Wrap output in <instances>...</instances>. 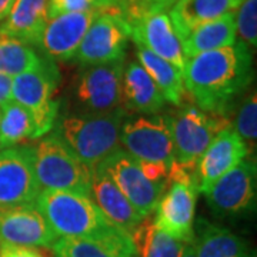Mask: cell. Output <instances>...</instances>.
I'll return each instance as SVG.
<instances>
[{"instance_id": "cell-30", "label": "cell", "mask_w": 257, "mask_h": 257, "mask_svg": "<svg viewBox=\"0 0 257 257\" xmlns=\"http://www.w3.org/2000/svg\"><path fill=\"white\" fill-rule=\"evenodd\" d=\"M234 130L246 143L248 152L256 149L257 140V97L256 92L250 93L240 106Z\"/></svg>"}, {"instance_id": "cell-8", "label": "cell", "mask_w": 257, "mask_h": 257, "mask_svg": "<svg viewBox=\"0 0 257 257\" xmlns=\"http://www.w3.org/2000/svg\"><path fill=\"white\" fill-rule=\"evenodd\" d=\"M130 40V25L119 10H103L83 37L73 60L82 67L124 59Z\"/></svg>"}, {"instance_id": "cell-31", "label": "cell", "mask_w": 257, "mask_h": 257, "mask_svg": "<svg viewBox=\"0 0 257 257\" xmlns=\"http://www.w3.org/2000/svg\"><path fill=\"white\" fill-rule=\"evenodd\" d=\"M99 9L97 0H47V16L49 19L87 10Z\"/></svg>"}, {"instance_id": "cell-14", "label": "cell", "mask_w": 257, "mask_h": 257, "mask_svg": "<svg viewBox=\"0 0 257 257\" xmlns=\"http://www.w3.org/2000/svg\"><path fill=\"white\" fill-rule=\"evenodd\" d=\"M101 12V9H93L47 19L37 40V49L53 62L73 60L86 32Z\"/></svg>"}, {"instance_id": "cell-13", "label": "cell", "mask_w": 257, "mask_h": 257, "mask_svg": "<svg viewBox=\"0 0 257 257\" xmlns=\"http://www.w3.org/2000/svg\"><path fill=\"white\" fill-rule=\"evenodd\" d=\"M197 193L199 186L196 180L172 182L155 209L156 216L153 223L157 229L184 243H192Z\"/></svg>"}, {"instance_id": "cell-2", "label": "cell", "mask_w": 257, "mask_h": 257, "mask_svg": "<svg viewBox=\"0 0 257 257\" xmlns=\"http://www.w3.org/2000/svg\"><path fill=\"white\" fill-rule=\"evenodd\" d=\"M35 207L43 214L59 237L116 240L128 236L106 219L89 196L42 190Z\"/></svg>"}, {"instance_id": "cell-39", "label": "cell", "mask_w": 257, "mask_h": 257, "mask_svg": "<svg viewBox=\"0 0 257 257\" xmlns=\"http://www.w3.org/2000/svg\"><path fill=\"white\" fill-rule=\"evenodd\" d=\"M182 257H196V253H194V247H193L192 243H187L186 247H184V251Z\"/></svg>"}, {"instance_id": "cell-35", "label": "cell", "mask_w": 257, "mask_h": 257, "mask_svg": "<svg viewBox=\"0 0 257 257\" xmlns=\"http://www.w3.org/2000/svg\"><path fill=\"white\" fill-rule=\"evenodd\" d=\"M179 0H140L142 16L152 12H169Z\"/></svg>"}, {"instance_id": "cell-17", "label": "cell", "mask_w": 257, "mask_h": 257, "mask_svg": "<svg viewBox=\"0 0 257 257\" xmlns=\"http://www.w3.org/2000/svg\"><path fill=\"white\" fill-rule=\"evenodd\" d=\"M248 149L233 127L221 130L211 140L197 165L199 193H204L221 176L234 169L248 156Z\"/></svg>"}, {"instance_id": "cell-38", "label": "cell", "mask_w": 257, "mask_h": 257, "mask_svg": "<svg viewBox=\"0 0 257 257\" xmlns=\"http://www.w3.org/2000/svg\"><path fill=\"white\" fill-rule=\"evenodd\" d=\"M97 5H99V9L101 10H117L114 6V2L113 0H97Z\"/></svg>"}, {"instance_id": "cell-41", "label": "cell", "mask_w": 257, "mask_h": 257, "mask_svg": "<svg viewBox=\"0 0 257 257\" xmlns=\"http://www.w3.org/2000/svg\"><path fill=\"white\" fill-rule=\"evenodd\" d=\"M0 113H2V110H0Z\"/></svg>"}, {"instance_id": "cell-27", "label": "cell", "mask_w": 257, "mask_h": 257, "mask_svg": "<svg viewBox=\"0 0 257 257\" xmlns=\"http://www.w3.org/2000/svg\"><path fill=\"white\" fill-rule=\"evenodd\" d=\"M43 56L26 42L0 33V73L16 77L42 63Z\"/></svg>"}, {"instance_id": "cell-10", "label": "cell", "mask_w": 257, "mask_h": 257, "mask_svg": "<svg viewBox=\"0 0 257 257\" xmlns=\"http://www.w3.org/2000/svg\"><path fill=\"white\" fill-rule=\"evenodd\" d=\"M99 165L143 219L155 211L162 194L169 186L167 183H153L146 179L139 167L138 160L121 147Z\"/></svg>"}, {"instance_id": "cell-20", "label": "cell", "mask_w": 257, "mask_h": 257, "mask_svg": "<svg viewBox=\"0 0 257 257\" xmlns=\"http://www.w3.org/2000/svg\"><path fill=\"white\" fill-rule=\"evenodd\" d=\"M193 247L196 257H254L246 241L229 229L210 221L199 220L193 229Z\"/></svg>"}, {"instance_id": "cell-11", "label": "cell", "mask_w": 257, "mask_h": 257, "mask_svg": "<svg viewBox=\"0 0 257 257\" xmlns=\"http://www.w3.org/2000/svg\"><path fill=\"white\" fill-rule=\"evenodd\" d=\"M124 59L87 66L76 79L74 94L87 113H109L121 109V76Z\"/></svg>"}, {"instance_id": "cell-7", "label": "cell", "mask_w": 257, "mask_h": 257, "mask_svg": "<svg viewBox=\"0 0 257 257\" xmlns=\"http://www.w3.org/2000/svg\"><path fill=\"white\" fill-rule=\"evenodd\" d=\"M120 146L136 160L162 162L170 167L175 146L169 116L139 114L124 119L120 128Z\"/></svg>"}, {"instance_id": "cell-12", "label": "cell", "mask_w": 257, "mask_h": 257, "mask_svg": "<svg viewBox=\"0 0 257 257\" xmlns=\"http://www.w3.org/2000/svg\"><path fill=\"white\" fill-rule=\"evenodd\" d=\"M203 194L213 213L219 216H239L254 209L256 162L244 159Z\"/></svg>"}, {"instance_id": "cell-36", "label": "cell", "mask_w": 257, "mask_h": 257, "mask_svg": "<svg viewBox=\"0 0 257 257\" xmlns=\"http://www.w3.org/2000/svg\"><path fill=\"white\" fill-rule=\"evenodd\" d=\"M12 82L13 77L0 73V107L12 100Z\"/></svg>"}, {"instance_id": "cell-32", "label": "cell", "mask_w": 257, "mask_h": 257, "mask_svg": "<svg viewBox=\"0 0 257 257\" xmlns=\"http://www.w3.org/2000/svg\"><path fill=\"white\" fill-rule=\"evenodd\" d=\"M139 167L146 179L153 183H167L169 184V166L162 162H146L138 160Z\"/></svg>"}, {"instance_id": "cell-33", "label": "cell", "mask_w": 257, "mask_h": 257, "mask_svg": "<svg viewBox=\"0 0 257 257\" xmlns=\"http://www.w3.org/2000/svg\"><path fill=\"white\" fill-rule=\"evenodd\" d=\"M116 9L126 18L127 22L142 16V5L140 0H113Z\"/></svg>"}, {"instance_id": "cell-37", "label": "cell", "mask_w": 257, "mask_h": 257, "mask_svg": "<svg viewBox=\"0 0 257 257\" xmlns=\"http://www.w3.org/2000/svg\"><path fill=\"white\" fill-rule=\"evenodd\" d=\"M15 2L16 0H0V23L9 15L10 9L15 5Z\"/></svg>"}, {"instance_id": "cell-28", "label": "cell", "mask_w": 257, "mask_h": 257, "mask_svg": "<svg viewBox=\"0 0 257 257\" xmlns=\"http://www.w3.org/2000/svg\"><path fill=\"white\" fill-rule=\"evenodd\" d=\"M0 110V150L18 146L26 139H33V121L25 107L10 100Z\"/></svg>"}, {"instance_id": "cell-21", "label": "cell", "mask_w": 257, "mask_h": 257, "mask_svg": "<svg viewBox=\"0 0 257 257\" xmlns=\"http://www.w3.org/2000/svg\"><path fill=\"white\" fill-rule=\"evenodd\" d=\"M241 2L243 0H179L167 13L182 39L192 29L203 23L234 13Z\"/></svg>"}, {"instance_id": "cell-9", "label": "cell", "mask_w": 257, "mask_h": 257, "mask_svg": "<svg viewBox=\"0 0 257 257\" xmlns=\"http://www.w3.org/2000/svg\"><path fill=\"white\" fill-rule=\"evenodd\" d=\"M40 192L33 165V147L0 150V209L35 206Z\"/></svg>"}, {"instance_id": "cell-18", "label": "cell", "mask_w": 257, "mask_h": 257, "mask_svg": "<svg viewBox=\"0 0 257 257\" xmlns=\"http://www.w3.org/2000/svg\"><path fill=\"white\" fill-rule=\"evenodd\" d=\"M92 169V183H90V199L106 216V219L126 234H132L133 230L142 223L140 216L126 196L120 192L119 187L110 179L100 165Z\"/></svg>"}, {"instance_id": "cell-19", "label": "cell", "mask_w": 257, "mask_h": 257, "mask_svg": "<svg viewBox=\"0 0 257 257\" xmlns=\"http://www.w3.org/2000/svg\"><path fill=\"white\" fill-rule=\"evenodd\" d=\"M166 99L142 64L132 60L124 64L121 76V107L142 114H156Z\"/></svg>"}, {"instance_id": "cell-22", "label": "cell", "mask_w": 257, "mask_h": 257, "mask_svg": "<svg viewBox=\"0 0 257 257\" xmlns=\"http://www.w3.org/2000/svg\"><path fill=\"white\" fill-rule=\"evenodd\" d=\"M47 19V0H16L0 23V33L36 46Z\"/></svg>"}, {"instance_id": "cell-29", "label": "cell", "mask_w": 257, "mask_h": 257, "mask_svg": "<svg viewBox=\"0 0 257 257\" xmlns=\"http://www.w3.org/2000/svg\"><path fill=\"white\" fill-rule=\"evenodd\" d=\"M236 35L240 42L254 50L257 46V0H243L234 12Z\"/></svg>"}, {"instance_id": "cell-34", "label": "cell", "mask_w": 257, "mask_h": 257, "mask_svg": "<svg viewBox=\"0 0 257 257\" xmlns=\"http://www.w3.org/2000/svg\"><path fill=\"white\" fill-rule=\"evenodd\" d=\"M0 257H46L33 247L0 244Z\"/></svg>"}, {"instance_id": "cell-24", "label": "cell", "mask_w": 257, "mask_h": 257, "mask_svg": "<svg viewBox=\"0 0 257 257\" xmlns=\"http://www.w3.org/2000/svg\"><path fill=\"white\" fill-rule=\"evenodd\" d=\"M50 250L53 257H130L136 254L130 236L116 240L59 237Z\"/></svg>"}, {"instance_id": "cell-1", "label": "cell", "mask_w": 257, "mask_h": 257, "mask_svg": "<svg viewBox=\"0 0 257 257\" xmlns=\"http://www.w3.org/2000/svg\"><path fill=\"white\" fill-rule=\"evenodd\" d=\"M251 50L243 42L186 60L184 92L200 110L227 116L231 103L251 82Z\"/></svg>"}, {"instance_id": "cell-42", "label": "cell", "mask_w": 257, "mask_h": 257, "mask_svg": "<svg viewBox=\"0 0 257 257\" xmlns=\"http://www.w3.org/2000/svg\"><path fill=\"white\" fill-rule=\"evenodd\" d=\"M254 257H256V256H254Z\"/></svg>"}, {"instance_id": "cell-25", "label": "cell", "mask_w": 257, "mask_h": 257, "mask_svg": "<svg viewBox=\"0 0 257 257\" xmlns=\"http://www.w3.org/2000/svg\"><path fill=\"white\" fill-rule=\"evenodd\" d=\"M136 55H138L139 63L150 74V77L160 89L166 101L180 107L183 104L184 94H186L183 86V73L172 63L166 62L165 59L159 57L139 45H136Z\"/></svg>"}, {"instance_id": "cell-5", "label": "cell", "mask_w": 257, "mask_h": 257, "mask_svg": "<svg viewBox=\"0 0 257 257\" xmlns=\"http://www.w3.org/2000/svg\"><path fill=\"white\" fill-rule=\"evenodd\" d=\"M169 120L175 146V157L170 167L190 172H197L199 160L211 140L221 130L231 127L227 116L203 111L194 104H182L173 116H169Z\"/></svg>"}, {"instance_id": "cell-15", "label": "cell", "mask_w": 257, "mask_h": 257, "mask_svg": "<svg viewBox=\"0 0 257 257\" xmlns=\"http://www.w3.org/2000/svg\"><path fill=\"white\" fill-rule=\"evenodd\" d=\"M130 39L135 45L145 47L183 73L187 57L182 39L173 26L167 12H152L128 22Z\"/></svg>"}, {"instance_id": "cell-3", "label": "cell", "mask_w": 257, "mask_h": 257, "mask_svg": "<svg viewBox=\"0 0 257 257\" xmlns=\"http://www.w3.org/2000/svg\"><path fill=\"white\" fill-rule=\"evenodd\" d=\"M126 119L121 107L109 113H83L66 116L57 135L89 167L99 165L120 149V128Z\"/></svg>"}, {"instance_id": "cell-16", "label": "cell", "mask_w": 257, "mask_h": 257, "mask_svg": "<svg viewBox=\"0 0 257 257\" xmlns=\"http://www.w3.org/2000/svg\"><path fill=\"white\" fill-rule=\"evenodd\" d=\"M59 236L35 206L0 209V244L52 248Z\"/></svg>"}, {"instance_id": "cell-26", "label": "cell", "mask_w": 257, "mask_h": 257, "mask_svg": "<svg viewBox=\"0 0 257 257\" xmlns=\"http://www.w3.org/2000/svg\"><path fill=\"white\" fill-rule=\"evenodd\" d=\"M138 257H182L187 243L159 230L147 216L130 234Z\"/></svg>"}, {"instance_id": "cell-4", "label": "cell", "mask_w": 257, "mask_h": 257, "mask_svg": "<svg viewBox=\"0 0 257 257\" xmlns=\"http://www.w3.org/2000/svg\"><path fill=\"white\" fill-rule=\"evenodd\" d=\"M33 165L42 190L70 192L90 197L92 169L76 156L57 133L33 147Z\"/></svg>"}, {"instance_id": "cell-6", "label": "cell", "mask_w": 257, "mask_h": 257, "mask_svg": "<svg viewBox=\"0 0 257 257\" xmlns=\"http://www.w3.org/2000/svg\"><path fill=\"white\" fill-rule=\"evenodd\" d=\"M60 74L56 62L43 56L36 69L13 77L12 100L29 111L33 121V139L45 138L53 128L59 113V101L55 93Z\"/></svg>"}, {"instance_id": "cell-23", "label": "cell", "mask_w": 257, "mask_h": 257, "mask_svg": "<svg viewBox=\"0 0 257 257\" xmlns=\"http://www.w3.org/2000/svg\"><path fill=\"white\" fill-rule=\"evenodd\" d=\"M236 37L234 13H229L192 29L182 37V45L184 55L189 59L203 52L231 46L236 42Z\"/></svg>"}, {"instance_id": "cell-40", "label": "cell", "mask_w": 257, "mask_h": 257, "mask_svg": "<svg viewBox=\"0 0 257 257\" xmlns=\"http://www.w3.org/2000/svg\"><path fill=\"white\" fill-rule=\"evenodd\" d=\"M130 257H138V256H136V254H133V256H130Z\"/></svg>"}]
</instances>
